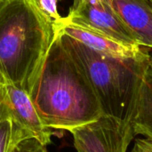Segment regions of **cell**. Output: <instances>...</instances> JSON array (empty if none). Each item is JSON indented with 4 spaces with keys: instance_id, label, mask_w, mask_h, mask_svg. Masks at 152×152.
Returning <instances> with one entry per match:
<instances>
[{
    "instance_id": "cell-1",
    "label": "cell",
    "mask_w": 152,
    "mask_h": 152,
    "mask_svg": "<svg viewBox=\"0 0 152 152\" xmlns=\"http://www.w3.org/2000/svg\"><path fill=\"white\" fill-rule=\"evenodd\" d=\"M28 95L51 130L69 131L102 115L89 82L56 36Z\"/></svg>"
},
{
    "instance_id": "cell-2",
    "label": "cell",
    "mask_w": 152,
    "mask_h": 152,
    "mask_svg": "<svg viewBox=\"0 0 152 152\" xmlns=\"http://www.w3.org/2000/svg\"><path fill=\"white\" fill-rule=\"evenodd\" d=\"M54 37L35 0H0V84L28 94Z\"/></svg>"
},
{
    "instance_id": "cell-3",
    "label": "cell",
    "mask_w": 152,
    "mask_h": 152,
    "mask_svg": "<svg viewBox=\"0 0 152 152\" xmlns=\"http://www.w3.org/2000/svg\"><path fill=\"white\" fill-rule=\"evenodd\" d=\"M89 82L102 115L132 123L148 60H120L100 54L79 41L55 33Z\"/></svg>"
},
{
    "instance_id": "cell-4",
    "label": "cell",
    "mask_w": 152,
    "mask_h": 152,
    "mask_svg": "<svg viewBox=\"0 0 152 152\" xmlns=\"http://www.w3.org/2000/svg\"><path fill=\"white\" fill-rule=\"evenodd\" d=\"M55 33L69 36L91 50L120 60H148L150 49L118 39L71 15L62 17L53 25Z\"/></svg>"
},
{
    "instance_id": "cell-5",
    "label": "cell",
    "mask_w": 152,
    "mask_h": 152,
    "mask_svg": "<svg viewBox=\"0 0 152 152\" xmlns=\"http://www.w3.org/2000/svg\"><path fill=\"white\" fill-rule=\"evenodd\" d=\"M69 132L77 152H126L135 136L132 123L104 115Z\"/></svg>"
},
{
    "instance_id": "cell-6",
    "label": "cell",
    "mask_w": 152,
    "mask_h": 152,
    "mask_svg": "<svg viewBox=\"0 0 152 152\" xmlns=\"http://www.w3.org/2000/svg\"><path fill=\"white\" fill-rule=\"evenodd\" d=\"M68 14L125 42L139 45L116 14L112 0H73Z\"/></svg>"
},
{
    "instance_id": "cell-7",
    "label": "cell",
    "mask_w": 152,
    "mask_h": 152,
    "mask_svg": "<svg viewBox=\"0 0 152 152\" xmlns=\"http://www.w3.org/2000/svg\"><path fill=\"white\" fill-rule=\"evenodd\" d=\"M6 102L12 118L44 145L51 142L53 130L42 122L27 92L12 86H4Z\"/></svg>"
},
{
    "instance_id": "cell-8",
    "label": "cell",
    "mask_w": 152,
    "mask_h": 152,
    "mask_svg": "<svg viewBox=\"0 0 152 152\" xmlns=\"http://www.w3.org/2000/svg\"><path fill=\"white\" fill-rule=\"evenodd\" d=\"M116 14L137 43L152 49V5L148 0H112Z\"/></svg>"
},
{
    "instance_id": "cell-9",
    "label": "cell",
    "mask_w": 152,
    "mask_h": 152,
    "mask_svg": "<svg viewBox=\"0 0 152 152\" xmlns=\"http://www.w3.org/2000/svg\"><path fill=\"white\" fill-rule=\"evenodd\" d=\"M134 134L152 140V70L148 67L143 77L132 119Z\"/></svg>"
},
{
    "instance_id": "cell-10",
    "label": "cell",
    "mask_w": 152,
    "mask_h": 152,
    "mask_svg": "<svg viewBox=\"0 0 152 152\" xmlns=\"http://www.w3.org/2000/svg\"><path fill=\"white\" fill-rule=\"evenodd\" d=\"M32 137L12 118L0 120V152H10L21 140Z\"/></svg>"
},
{
    "instance_id": "cell-11",
    "label": "cell",
    "mask_w": 152,
    "mask_h": 152,
    "mask_svg": "<svg viewBox=\"0 0 152 152\" xmlns=\"http://www.w3.org/2000/svg\"><path fill=\"white\" fill-rule=\"evenodd\" d=\"M37 5L43 15L53 24L57 23L62 16L58 10V3L60 0H35Z\"/></svg>"
},
{
    "instance_id": "cell-12",
    "label": "cell",
    "mask_w": 152,
    "mask_h": 152,
    "mask_svg": "<svg viewBox=\"0 0 152 152\" xmlns=\"http://www.w3.org/2000/svg\"><path fill=\"white\" fill-rule=\"evenodd\" d=\"M46 146L34 137L20 141L10 152H46Z\"/></svg>"
},
{
    "instance_id": "cell-13",
    "label": "cell",
    "mask_w": 152,
    "mask_h": 152,
    "mask_svg": "<svg viewBox=\"0 0 152 152\" xmlns=\"http://www.w3.org/2000/svg\"><path fill=\"white\" fill-rule=\"evenodd\" d=\"M5 118H12V117L9 110V106L6 102L4 86L0 84V120Z\"/></svg>"
},
{
    "instance_id": "cell-14",
    "label": "cell",
    "mask_w": 152,
    "mask_h": 152,
    "mask_svg": "<svg viewBox=\"0 0 152 152\" xmlns=\"http://www.w3.org/2000/svg\"><path fill=\"white\" fill-rule=\"evenodd\" d=\"M131 152H152V140L137 139Z\"/></svg>"
},
{
    "instance_id": "cell-15",
    "label": "cell",
    "mask_w": 152,
    "mask_h": 152,
    "mask_svg": "<svg viewBox=\"0 0 152 152\" xmlns=\"http://www.w3.org/2000/svg\"><path fill=\"white\" fill-rule=\"evenodd\" d=\"M149 67L150 69L152 70V55H151V58H150V62H149Z\"/></svg>"
},
{
    "instance_id": "cell-16",
    "label": "cell",
    "mask_w": 152,
    "mask_h": 152,
    "mask_svg": "<svg viewBox=\"0 0 152 152\" xmlns=\"http://www.w3.org/2000/svg\"><path fill=\"white\" fill-rule=\"evenodd\" d=\"M148 1H149V2L151 3V5H152V0H148Z\"/></svg>"
}]
</instances>
